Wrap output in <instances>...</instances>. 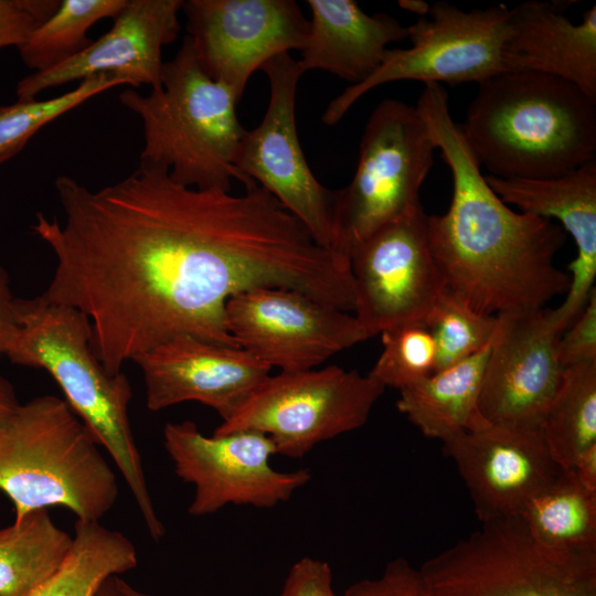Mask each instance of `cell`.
<instances>
[{
	"instance_id": "obj_33",
	"label": "cell",
	"mask_w": 596,
	"mask_h": 596,
	"mask_svg": "<svg viewBox=\"0 0 596 596\" xmlns=\"http://www.w3.org/2000/svg\"><path fill=\"white\" fill-rule=\"evenodd\" d=\"M567 329L564 337H560L556 347L561 366L564 369L596 361V289Z\"/></svg>"
},
{
	"instance_id": "obj_12",
	"label": "cell",
	"mask_w": 596,
	"mask_h": 596,
	"mask_svg": "<svg viewBox=\"0 0 596 596\" xmlns=\"http://www.w3.org/2000/svg\"><path fill=\"white\" fill-rule=\"evenodd\" d=\"M225 323L240 348L281 372L316 369L369 339L354 315L286 287H257L231 297Z\"/></svg>"
},
{
	"instance_id": "obj_2",
	"label": "cell",
	"mask_w": 596,
	"mask_h": 596,
	"mask_svg": "<svg viewBox=\"0 0 596 596\" xmlns=\"http://www.w3.org/2000/svg\"><path fill=\"white\" fill-rule=\"evenodd\" d=\"M460 127L480 167L498 178L557 177L596 159V98L546 74L479 83Z\"/></svg>"
},
{
	"instance_id": "obj_11",
	"label": "cell",
	"mask_w": 596,
	"mask_h": 596,
	"mask_svg": "<svg viewBox=\"0 0 596 596\" xmlns=\"http://www.w3.org/2000/svg\"><path fill=\"white\" fill-rule=\"evenodd\" d=\"M163 445L178 478L194 487L188 508L192 517L213 514L228 504L273 508L311 479L307 468L274 469L269 460L276 455L275 446L258 432L209 437L193 422L168 423Z\"/></svg>"
},
{
	"instance_id": "obj_36",
	"label": "cell",
	"mask_w": 596,
	"mask_h": 596,
	"mask_svg": "<svg viewBox=\"0 0 596 596\" xmlns=\"http://www.w3.org/2000/svg\"><path fill=\"white\" fill-rule=\"evenodd\" d=\"M577 481L588 491L596 492V444L584 450L572 467Z\"/></svg>"
},
{
	"instance_id": "obj_27",
	"label": "cell",
	"mask_w": 596,
	"mask_h": 596,
	"mask_svg": "<svg viewBox=\"0 0 596 596\" xmlns=\"http://www.w3.org/2000/svg\"><path fill=\"white\" fill-rule=\"evenodd\" d=\"M126 0H60L55 12L19 47L22 62L34 72L54 67L92 44L91 26L114 18Z\"/></svg>"
},
{
	"instance_id": "obj_9",
	"label": "cell",
	"mask_w": 596,
	"mask_h": 596,
	"mask_svg": "<svg viewBox=\"0 0 596 596\" xmlns=\"http://www.w3.org/2000/svg\"><path fill=\"white\" fill-rule=\"evenodd\" d=\"M385 387L338 365L269 375L213 435L252 430L276 455L300 459L318 444L362 427Z\"/></svg>"
},
{
	"instance_id": "obj_29",
	"label": "cell",
	"mask_w": 596,
	"mask_h": 596,
	"mask_svg": "<svg viewBox=\"0 0 596 596\" xmlns=\"http://www.w3.org/2000/svg\"><path fill=\"white\" fill-rule=\"evenodd\" d=\"M423 322L435 342L438 371L486 348L493 338L497 317L473 311L444 289Z\"/></svg>"
},
{
	"instance_id": "obj_24",
	"label": "cell",
	"mask_w": 596,
	"mask_h": 596,
	"mask_svg": "<svg viewBox=\"0 0 596 596\" xmlns=\"http://www.w3.org/2000/svg\"><path fill=\"white\" fill-rule=\"evenodd\" d=\"M71 544L45 508L0 528V596H28L58 567Z\"/></svg>"
},
{
	"instance_id": "obj_4",
	"label": "cell",
	"mask_w": 596,
	"mask_h": 596,
	"mask_svg": "<svg viewBox=\"0 0 596 596\" xmlns=\"http://www.w3.org/2000/svg\"><path fill=\"white\" fill-rule=\"evenodd\" d=\"M120 103L142 123L140 163L161 167L178 184L201 190H231L233 179L251 184L234 166L246 129L227 86L212 79L196 60L188 36L171 61L163 63L160 86L141 95L134 88Z\"/></svg>"
},
{
	"instance_id": "obj_13",
	"label": "cell",
	"mask_w": 596,
	"mask_h": 596,
	"mask_svg": "<svg viewBox=\"0 0 596 596\" xmlns=\"http://www.w3.org/2000/svg\"><path fill=\"white\" fill-rule=\"evenodd\" d=\"M427 216L419 205L374 232L349 254L355 290L353 311L369 338L424 321L444 290L429 246Z\"/></svg>"
},
{
	"instance_id": "obj_10",
	"label": "cell",
	"mask_w": 596,
	"mask_h": 596,
	"mask_svg": "<svg viewBox=\"0 0 596 596\" xmlns=\"http://www.w3.org/2000/svg\"><path fill=\"white\" fill-rule=\"evenodd\" d=\"M260 70L269 82L268 106L260 124L243 135L233 163L295 215L320 246L338 252L336 190L313 175L296 128V94L305 72L289 53L270 58Z\"/></svg>"
},
{
	"instance_id": "obj_22",
	"label": "cell",
	"mask_w": 596,
	"mask_h": 596,
	"mask_svg": "<svg viewBox=\"0 0 596 596\" xmlns=\"http://www.w3.org/2000/svg\"><path fill=\"white\" fill-rule=\"evenodd\" d=\"M491 342L476 354L401 390L398 411L425 436L441 441L468 429L480 415L478 400Z\"/></svg>"
},
{
	"instance_id": "obj_8",
	"label": "cell",
	"mask_w": 596,
	"mask_h": 596,
	"mask_svg": "<svg viewBox=\"0 0 596 596\" xmlns=\"http://www.w3.org/2000/svg\"><path fill=\"white\" fill-rule=\"evenodd\" d=\"M508 31L509 8L504 4L465 11L446 1L428 3L426 13L407 26L411 46L389 49L380 66L333 98L321 119L336 125L364 94L395 81L479 84L508 73Z\"/></svg>"
},
{
	"instance_id": "obj_28",
	"label": "cell",
	"mask_w": 596,
	"mask_h": 596,
	"mask_svg": "<svg viewBox=\"0 0 596 596\" xmlns=\"http://www.w3.org/2000/svg\"><path fill=\"white\" fill-rule=\"evenodd\" d=\"M128 85L115 74H98L79 82L73 89L47 99H18L0 106V164L15 157L47 124L107 89Z\"/></svg>"
},
{
	"instance_id": "obj_38",
	"label": "cell",
	"mask_w": 596,
	"mask_h": 596,
	"mask_svg": "<svg viewBox=\"0 0 596 596\" xmlns=\"http://www.w3.org/2000/svg\"><path fill=\"white\" fill-rule=\"evenodd\" d=\"M97 596H136V588L115 575L104 582Z\"/></svg>"
},
{
	"instance_id": "obj_16",
	"label": "cell",
	"mask_w": 596,
	"mask_h": 596,
	"mask_svg": "<svg viewBox=\"0 0 596 596\" xmlns=\"http://www.w3.org/2000/svg\"><path fill=\"white\" fill-rule=\"evenodd\" d=\"M464 479L480 522L520 514L534 494L563 470L551 457L540 429L487 422L441 441Z\"/></svg>"
},
{
	"instance_id": "obj_31",
	"label": "cell",
	"mask_w": 596,
	"mask_h": 596,
	"mask_svg": "<svg viewBox=\"0 0 596 596\" xmlns=\"http://www.w3.org/2000/svg\"><path fill=\"white\" fill-rule=\"evenodd\" d=\"M58 4L60 0H0V49L23 44Z\"/></svg>"
},
{
	"instance_id": "obj_7",
	"label": "cell",
	"mask_w": 596,
	"mask_h": 596,
	"mask_svg": "<svg viewBox=\"0 0 596 596\" xmlns=\"http://www.w3.org/2000/svg\"><path fill=\"white\" fill-rule=\"evenodd\" d=\"M436 146L415 106L383 99L371 113L350 183L336 190L337 249L350 252L418 207Z\"/></svg>"
},
{
	"instance_id": "obj_35",
	"label": "cell",
	"mask_w": 596,
	"mask_h": 596,
	"mask_svg": "<svg viewBox=\"0 0 596 596\" xmlns=\"http://www.w3.org/2000/svg\"><path fill=\"white\" fill-rule=\"evenodd\" d=\"M9 276L0 266V356L8 355L20 332V322Z\"/></svg>"
},
{
	"instance_id": "obj_14",
	"label": "cell",
	"mask_w": 596,
	"mask_h": 596,
	"mask_svg": "<svg viewBox=\"0 0 596 596\" xmlns=\"http://www.w3.org/2000/svg\"><path fill=\"white\" fill-rule=\"evenodd\" d=\"M188 38L198 62L241 100L252 74L306 45L309 21L294 0H187Z\"/></svg>"
},
{
	"instance_id": "obj_26",
	"label": "cell",
	"mask_w": 596,
	"mask_h": 596,
	"mask_svg": "<svg viewBox=\"0 0 596 596\" xmlns=\"http://www.w3.org/2000/svg\"><path fill=\"white\" fill-rule=\"evenodd\" d=\"M541 433L562 469H572L576 458L596 444V361L563 369Z\"/></svg>"
},
{
	"instance_id": "obj_23",
	"label": "cell",
	"mask_w": 596,
	"mask_h": 596,
	"mask_svg": "<svg viewBox=\"0 0 596 596\" xmlns=\"http://www.w3.org/2000/svg\"><path fill=\"white\" fill-rule=\"evenodd\" d=\"M138 565L134 543L99 521L76 520L58 567L28 596H97L104 582Z\"/></svg>"
},
{
	"instance_id": "obj_25",
	"label": "cell",
	"mask_w": 596,
	"mask_h": 596,
	"mask_svg": "<svg viewBox=\"0 0 596 596\" xmlns=\"http://www.w3.org/2000/svg\"><path fill=\"white\" fill-rule=\"evenodd\" d=\"M532 536L563 551L596 549V492L586 490L572 469H563L520 512Z\"/></svg>"
},
{
	"instance_id": "obj_39",
	"label": "cell",
	"mask_w": 596,
	"mask_h": 596,
	"mask_svg": "<svg viewBox=\"0 0 596 596\" xmlns=\"http://www.w3.org/2000/svg\"><path fill=\"white\" fill-rule=\"evenodd\" d=\"M398 4L402 8L415 12L419 15H424L428 9V3L417 0H401L398 1Z\"/></svg>"
},
{
	"instance_id": "obj_37",
	"label": "cell",
	"mask_w": 596,
	"mask_h": 596,
	"mask_svg": "<svg viewBox=\"0 0 596 596\" xmlns=\"http://www.w3.org/2000/svg\"><path fill=\"white\" fill-rule=\"evenodd\" d=\"M20 404L12 384L0 375V426L13 415Z\"/></svg>"
},
{
	"instance_id": "obj_6",
	"label": "cell",
	"mask_w": 596,
	"mask_h": 596,
	"mask_svg": "<svg viewBox=\"0 0 596 596\" xmlns=\"http://www.w3.org/2000/svg\"><path fill=\"white\" fill-rule=\"evenodd\" d=\"M418 570L430 596H596V549L547 547L520 514L481 522Z\"/></svg>"
},
{
	"instance_id": "obj_18",
	"label": "cell",
	"mask_w": 596,
	"mask_h": 596,
	"mask_svg": "<svg viewBox=\"0 0 596 596\" xmlns=\"http://www.w3.org/2000/svg\"><path fill=\"white\" fill-rule=\"evenodd\" d=\"M184 0H126L113 18L111 28L70 60L42 72H33L17 85L18 99L98 74H115L128 85L160 86L162 49L179 34V12Z\"/></svg>"
},
{
	"instance_id": "obj_17",
	"label": "cell",
	"mask_w": 596,
	"mask_h": 596,
	"mask_svg": "<svg viewBox=\"0 0 596 596\" xmlns=\"http://www.w3.org/2000/svg\"><path fill=\"white\" fill-rule=\"evenodd\" d=\"M152 412L193 401L228 419L270 375L267 364L242 348L178 336L135 361Z\"/></svg>"
},
{
	"instance_id": "obj_1",
	"label": "cell",
	"mask_w": 596,
	"mask_h": 596,
	"mask_svg": "<svg viewBox=\"0 0 596 596\" xmlns=\"http://www.w3.org/2000/svg\"><path fill=\"white\" fill-rule=\"evenodd\" d=\"M422 119L453 179L448 210L427 216L444 289L485 316L542 309L565 295L570 274L554 265L566 241L553 220L517 212L490 188L438 84L424 86Z\"/></svg>"
},
{
	"instance_id": "obj_40",
	"label": "cell",
	"mask_w": 596,
	"mask_h": 596,
	"mask_svg": "<svg viewBox=\"0 0 596 596\" xmlns=\"http://www.w3.org/2000/svg\"><path fill=\"white\" fill-rule=\"evenodd\" d=\"M136 596H151V595L142 593V592L136 589Z\"/></svg>"
},
{
	"instance_id": "obj_34",
	"label": "cell",
	"mask_w": 596,
	"mask_h": 596,
	"mask_svg": "<svg viewBox=\"0 0 596 596\" xmlns=\"http://www.w3.org/2000/svg\"><path fill=\"white\" fill-rule=\"evenodd\" d=\"M279 596H338L329 564L310 556L300 558L289 570Z\"/></svg>"
},
{
	"instance_id": "obj_30",
	"label": "cell",
	"mask_w": 596,
	"mask_h": 596,
	"mask_svg": "<svg viewBox=\"0 0 596 596\" xmlns=\"http://www.w3.org/2000/svg\"><path fill=\"white\" fill-rule=\"evenodd\" d=\"M383 350L370 375L385 389L398 391L436 371V347L423 321L409 322L380 333Z\"/></svg>"
},
{
	"instance_id": "obj_15",
	"label": "cell",
	"mask_w": 596,
	"mask_h": 596,
	"mask_svg": "<svg viewBox=\"0 0 596 596\" xmlns=\"http://www.w3.org/2000/svg\"><path fill=\"white\" fill-rule=\"evenodd\" d=\"M561 336L551 309L497 316L478 400L487 422L541 430L563 372Z\"/></svg>"
},
{
	"instance_id": "obj_21",
	"label": "cell",
	"mask_w": 596,
	"mask_h": 596,
	"mask_svg": "<svg viewBox=\"0 0 596 596\" xmlns=\"http://www.w3.org/2000/svg\"><path fill=\"white\" fill-rule=\"evenodd\" d=\"M311 20L301 58L304 72L327 71L350 85L366 79L382 63L389 44L407 39L395 18L364 12L353 0H308Z\"/></svg>"
},
{
	"instance_id": "obj_3",
	"label": "cell",
	"mask_w": 596,
	"mask_h": 596,
	"mask_svg": "<svg viewBox=\"0 0 596 596\" xmlns=\"http://www.w3.org/2000/svg\"><path fill=\"white\" fill-rule=\"evenodd\" d=\"M17 309L20 332L7 356L54 379L65 403L119 469L151 539L160 541L166 529L153 507L130 426L129 380L102 364L93 348L89 321L78 310L51 302L43 295L18 298Z\"/></svg>"
},
{
	"instance_id": "obj_19",
	"label": "cell",
	"mask_w": 596,
	"mask_h": 596,
	"mask_svg": "<svg viewBox=\"0 0 596 596\" xmlns=\"http://www.w3.org/2000/svg\"><path fill=\"white\" fill-rule=\"evenodd\" d=\"M494 193L520 212L556 219L568 233L577 254L568 268L570 286L565 299L551 309L563 333L587 304L596 276V159L564 174L542 179H503L486 174Z\"/></svg>"
},
{
	"instance_id": "obj_32",
	"label": "cell",
	"mask_w": 596,
	"mask_h": 596,
	"mask_svg": "<svg viewBox=\"0 0 596 596\" xmlns=\"http://www.w3.org/2000/svg\"><path fill=\"white\" fill-rule=\"evenodd\" d=\"M343 596H430L419 570L407 560L395 558L386 564L377 578L352 584Z\"/></svg>"
},
{
	"instance_id": "obj_20",
	"label": "cell",
	"mask_w": 596,
	"mask_h": 596,
	"mask_svg": "<svg viewBox=\"0 0 596 596\" xmlns=\"http://www.w3.org/2000/svg\"><path fill=\"white\" fill-rule=\"evenodd\" d=\"M565 2L528 0L509 8L508 72H532L564 79L596 98V6L578 23Z\"/></svg>"
},
{
	"instance_id": "obj_5",
	"label": "cell",
	"mask_w": 596,
	"mask_h": 596,
	"mask_svg": "<svg viewBox=\"0 0 596 596\" xmlns=\"http://www.w3.org/2000/svg\"><path fill=\"white\" fill-rule=\"evenodd\" d=\"M0 491L14 520L61 505L99 521L118 497L116 475L64 400L42 395L20 404L0 426Z\"/></svg>"
}]
</instances>
